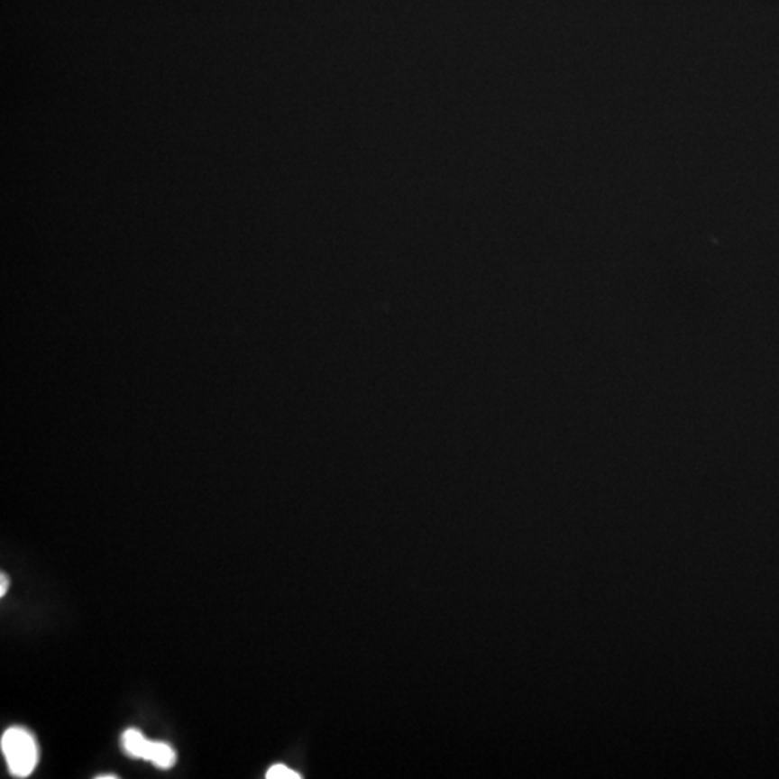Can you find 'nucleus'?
I'll use <instances>...</instances> for the list:
<instances>
[{
    "label": "nucleus",
    "mask_w": 779,
    "mask_h": 779,
    "mask_svg": "<svg viewBox=\"0 0 779 779\" xmlns=\"http://www.w3.org/2000/svg\"><path fill=\"white\" fill-rule=\"evenodd\" d=\"M98 779H115L117 776L115 775H98Z\"/></svg>",
    "instance_id": "5"
},
{
    "label": "nucleus",
    "mask_w": 779,
    "mask_h": 779,
    "mask_svg": "<svg viewBox=\"0 0 779 779\" xmlns=\"http://www.w3.org/2000/svg\"><path fill=\"white\" fill-rule=\"evenodd\" d=\"M0 747L12 775L26 778L32 774L40 761V747L35 736L28 729L18 726L7 729L2 736Z\"/></svg>",
    "instance_id": "1"
},
{
    "label": "nucleus",
    "mask_w": 779,
    "mask_h": 779,
    "mask_svg": "<svg viewBox=\"0 0 779 779\" xmlns=\"http://www.w3.org/2000/svg\"><path fill=\"white\" fill-rule=\"evenodd\" d=\"M267 779H299L300 775L293 769L288 768L286 765H273L266 774Z\"/></svg>",
    "instance_id": "3"
},
{
    "label": "nucleus",
    "mask_w": 779,
    "mask_h": 779,
    "mask_svg": "<svg viewBox=\"0 0 779 779\" xmlns=\"http://www.w3.org/2000/svg\"><path fill=\"white\" fill-rule=\"evenodd\" d=\"M124 754L134 759L151 762L159 769H170L177 762V752L166 742H151L137 729H127L122 735Z\"/></svg>",
    "instance_id": "2"
},
{
    "label": "nucleus",
    "mask_w": 779,
    "mask_h": 779,
    "mask_svg": "<svg viewBox=\"0 0 779 779\" xmlns=\"http://www.w3.org/2000/svg\"><path fill=\"white\" fill-rule=\"evenodd\" d=\"M7 588H9V579H7L6 574L2 573L0 576V596L2 598L6 595Z\"/></svg>",
    "instance_id": "4"
}]
</instances>
